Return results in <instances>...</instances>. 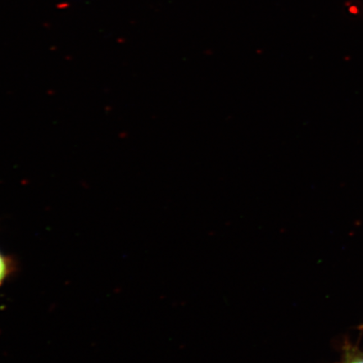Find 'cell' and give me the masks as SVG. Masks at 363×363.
I'll list each match as a JSON object with an SVG mask.
<instances>
[{
  "instance_id": "1",
  "label": "cell",
  "mask_w": 363,
  "mask_h": 363,
  "mask_svg": "<svg viewBox=\"0 0 363 363\" xmlns=\"http://www.w3.org/2000/svg\"><path fill=\"white\" fill-rule=\"evenodd\" d=\"M339 363H363V352L357 349L348 348Z\"/></svg>"
},
{
  "instance_id": "2",
  "label": "cell",
  "mask_w": 363,
  "mask_h": 363,
  "mask_svg": "<svg viewBox=\"0 0 363 363\" xmlns=\"http://www.w3.org/2000/svg\"><path fill=\"white\" fill-rule=\"evenodd\" d=\"M10 262H8L6 257H4L2 254L0 253V284L6 279L9 272H10Z\"/></svg>"
}]
</instances>
